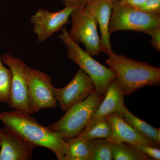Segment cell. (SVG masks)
Segmentation results:
<instances>
[{
	"label": "cell",
	"mask_w": 160,
	"mask_h": 160,
	"mask_svg": "<svg viewBox=\"0 0 160 160\" xmlns=\"http://www.w3.org/2000/svg\"><path fill=\"white\" fill-rule=\"evenodd\" d=\"M5 128L32 147H43L52 151L58 159L64 160L66 141L59 134L40 124L24 112H0Z\"/></svg>",
	"instance_id": "1"
},
{
	"label": "cell",
	"mask_w": 160,
	"mask_h": 160,
	"mask_svg": "<svg viewBox=\"0 0 160 160\" xmlns=\"http://www.w3.org/2000/svg\"><path fill=\"white\" fill-rule=\"evenodd\" d=\"M108 56L106 63L114 72L124 95L146 86L160 85V68L114 52Z\"/></svg>",
	"instance_id": "2"
},
{
	"label": "cell",
	"mask_w": 160,
	"mask_h": 160,
	"mask_svg": "<svg viewBox=\"0 0 160 160\" xmlns=\"http://www.w3.org/2000/svg\"><path fill=\"white\" fill-rule=\"evenodd\" d=\"M104 96L95 89L88 97L69 108L59 121L47 128L59 134L66 141L77 136L89 122Z\"/></svg>",
	"instance_id": "3"
},
{
	"label": "cell",
	"mask_w": 160,
	"mask_h": 160,
	"mask_svg": "<svg viewBox=\"0 0 160 160\" xmlns=\"http://www.w3.org/2000/svg\"><path fill=\"white\" fill-rule=\"evenodd\" d=\"M61 31L59 38L67 47L68 57L89 76L94 83L96 89L105 96L109 83L116 77L114 72L103 66L83 50L78 43L70 37L65 26Z\"/></svg>",
	"instance_id": "4"
},
{
	"label": "cell",
	"mask_w": 160,
	"mask_h": 160,
	"mask_svg": "<svg viewBox=\"0 0 160 160\" xmlns=\"http://www.w3.org/2000/svg\"><path fill=\"white\" fill-rule=\"evenodd\" d=\"M160 26V16L127 7L113 2L109 26L110 34L120 31L139 32L148 34Z\"/></svg>",
	"instance_id": "5"
},
{
	"label": "cell",
	"mask_w": 160,
	"mask_h": 160,
	"mask_svg": "<svg viewBox=\"0 0 160 160\" xmlns=\"http://www.w3.org/2000/svg\"><path fill=\"white\" fill-rule=\"evenodd\" d=\"M72 26L69 31L70 37L83 44L86 51L92 56L101 52V40L98 23L94 16L85 6H78L71 15Z\"/></svg>",
	"instance_id": "6"
},
{
	"label": "cell",
	"mask_w": 160,
	"mask_h": 160,
	"mask_svg": "<svg viewBox=\"0 0 160 160\" xmlns=\"http://www.w3.org/2000/svg\"><path fill=\"white\" fill-rule=\"evenodd\" d=\"M26 77L29 92V114L57 106L51 78L40 70L26 66Z\"/></svg>",
	"instance_id": "7"
},
{
	"label": "cell",
	"mask_w": 160,
	"mask_h": 160,
	"mask_svg": "<svg viewBox=\"0 0 160 160\" xmlns=\"http://www.w3.org/2000/svg\"><path fill=\"white\" fill-rule=\"evenodd\" d=\"M2 62L11 72V95L9 104L15 110L29 114V92L25 70L27 65L19 58L9 53L2 55Z\"/></svg>",
	"instance_id": "8"
},
{
	"label": "cell",
	"mask_w": 160,
	"mask_h": 160,
	"mask_svg": "<svg viewBox=\"0 0 160 160\" xmlns=\"http://www.w3.org/2000/svg\"><path fill=\"white\" fill-rule=\"evenodd\" d=\"M65 7L62 10L50 12L39 9L30 18L32 31L38 42H45L52 34L60 31L69 22L72 12L78 6Z\"/></svg>",
	"instance_id": "9"
},
{
	"label": "cell",
	"mask_w": 160,
	"mask_h": 160,
	"mask_svg": "<svg viewBox=\"0 0 160 160\" xmlns=\"http://www.w3.org/2000/svg\"><path fill=\"white\" fill-rule=\"evenodd\" d=\"M95 89L91 78L80 69L70 82L62 88L54 87L53 92L61 109L66 111L77 103L85 100Z\"/></svg>",
	"instance_id": "10"
},
{
	"label": "cell",
	"mask_w": 160,
	"mask_h": 160,
	"mask_svg": "<svg viewBox=\"0 0 160 160\" xmlns=\"http://www.w3.org/2000/svg\"><path fill=\"white\" fill-rule=\"evenodd\" d=\"M111 126L112 133L106 139L111 143L125 142L131 145H146L158 147V145L140 134L119 113H110L106 117Z\"/></svg>",
	"instance_id": "11"
},
{
	"label": "cell",
	"mask_w": 160,
	"mask_h": 160,
	"mask_svg": "<svg viewBox=\"0 0 160 160\" xmlns=\"http://www.w3.org/2000/svg\"><path fill=\"white\" fill-rule=\"evenodd\" d=\"M85 6L94 16L101 32V49L107 55L113 53L110 43L109 26L113 2L111 0H89Z\"/></svg>",
	"instance_id": "12"
},
{
	"label": "cell",
	"mask_w": 160,
	"mask_h": 160,
	"mask_svg": "<svg viewBox=\"0 0 160 160\" xmlns=\"http://www.w3.org/2000/svg\"><path fill=\"white\" fill-rule=\"evenodd\" d=\"M0 146V160H30L34 149L6 128L2 129Z\"/></svg>",
	"instance_id": "13"
},
{
	"label": "cell",
	"mask_w": 160,
	"mask_h": 160,
	"mask_svg": "<svg viewBox=\"0 0 160 160\" xmlns=\"http://www.w3.org/2000/svg\"><path fill=\"white\" fill-rule=\"evenodd\" d=\"M124 96L122 89L115 77L109 83L102 102L89 123L106 117L113 112L122 114V109L126 106Z\"/></svg>",
	"instance_id": "14"
},
{
	"label": "cell",
	"mask_w": 160,
	"mask_h": 160,
	"mask_svg": "<svg viewBox=\"0 0 160 160\" xmlns=\"http://www.w3.org/2000/svg\"><path fill=\"white\" fill-rule=\"evenodd\" d=\"M92 144L80 136L66 141L64 160H92Z\"/></svg>",
	"instance_id": "15"
},
{
	"label": "cell",
	"mask_w": 160,
	"mask_h": 160,
	"mask_svg": "<svg viewBox=\"0 0 160 160\" xmlns=\"http://www.w3.org/2000/svg\"><path fill=\"white\" fill-rule=\"evenodd\" d=\"M121 115L140 134L160 146V128H154L145 121L137 117L129 111L126 106L122 109Z\"/></svg>",
	"instance_id": "16"
},
{
	"label": "cell",
	"mask_w": 160,
	"mask_h": 160,
	"mask_svg": "<svg viewBox=\"0 0 160 160\" xmlns=\"http://www.w3.org/2000/svg\"><path fill=\"white\" fill-rule=\"evenodd\" d=\"M110 124L106 117L89 123L78 135L87 140L107 139L111 135Z\"/></svg>",
	"instance_id": "17"
},
{
	"label": "cell",
	"mask_w": 160,
	"mask_h": 160,
	"mask_svg": "<svg viewBox=\"0 0 160 160\" xmlns=\"http://www.w3.org/2000/svg\"><path fill=\"white\" fill-rule=\"evenodd\" d=\"M112 158L114 160H151L149 157L140 153L131 144L125 142L112 143Z\"/></svg>",
	"instance_id": "18"
},
{
	"label": "cell",
	"mask_w": 160,
	"mask_h": 160,
	"mask_svg": "<svg viewBox=\"0 0 160 160\" xmlns=\"http://www.w3.org/2000/svg\"><path fill=\"white\" fill-rule=\"evenodd\" d=\"M92 144V160H112V143L106 139H94Z\"/></svg>",
	"instance_id": "19"
},
{
	"label": "cell",
	"mask_w": 160,
	"mask_h": 160,
	"mask_svg": "<svg viewBox=\"0 0 160 160\" xmlns=\"http://www.w3.org/2000/svg\"><path fill=\"white\" fill-rule=\"evenodd\" d=\"M11 72L3 63L0 66V102L8 103L11 95Z\"/></svg>",
	"instance_id": "20"
},
{
	"label": "cell",
	"mask_w": 160,
	"mask_h": 160,
	"mask_svg": "<svg viewBox=\"0 0 160 160\" xmlns=\"http://www.w3.org/2000/svg\"><path fill=\"white\" fill-rule=\"evenodd\" d=\"M131 145L136 151L149 157L152 160H160V150L159 147L146 145Z\"/></svg>",
	"instance_id": "21"
},
{
	"label": "cell",
	"mask_w": 160,
	"mask_h": 160,
	"mask_svg": "<svg viewBox=\"0 0 160 160\" xmlns=\"http://www.w3.org/2000/svg\"><path fill=\"white\" fill-rule=\"evenodd\" d=\"M139 9L147 13L160 16V0H146Z\"/></svg>",
	"instance_id": "22"
},
{
	"label": "cell",
	"mask_w": 160,
	"mask_h": 160,
	"mask_svg": "<svg viewBox=\"0 0 160 160\" xmlns=\"http://www.w3.org/2000/svg\"><path fill=\"white\" fill-rule=\"evenodd\" d=\"M151 38V45L158 52H160V26L157 27L148 33Z\"/></svg>",
	"instance_id": "23"
},
{
	"label": "cell",
	"mask_w": 160,
	"mask_h": 160,
	"mask_svg": "<svg viewBox=\"0 0 160 160\" xmlns=\"http://www.w3.org/2000/svg\"><path fill=\"white\" fill-rule=\"evenodd\" d=\"M146 0H122L119 2L127 7L139 9L145 2Z\"/></svg>",
	"instance_id": "24"
},
{
	"label": "cell",
	"mask_w": 160,
	"mask_h": 160,
	"mask_svg": "<svg viewBox=\"0 0 160 160\" xmlns=\"http://www.w3.org/2000/svg\"><path fill=\"white\" fill-rule=\"evenodd\" d=\"M66 7H71L79 5L81 0H62Z\"/></svg>",
	"instance_id": "25"
},
{
	"label": "cell",
	"mask_w": 160,
	"mask_h": 160,
	"mask_svg": "<svg viewBox=\"0 0 160 160\" xmlns=\"http://www.w3.org/2000/svg\"><path fill=\"white\" fill-rule=\"evenodd\" d=\"M89 0H81L79 4V6H85L86 3L89 1Z\"/></svg>",
	"instance_id": "26"
},
{
	"label": "cell",
	"mask_w": 160,
	"mask_h": 160,
	"mask_svg": "<svg viewBox=\"0 0 160 160\" xmlns=\"http://www.w3.org/2000/svg\"><path fill=\"white\" fill-rule=\"evenodd\" d=\"M1 136H2V129H0V145L1 143Z\"/></svg>",
	"instance_id": "27"
},
{
	"label": "cell",
	"mask_w": 160,
	"mask_h": 160,
	"mask_svg": "<svg viewBox=\"0 0 160 160\" xmlns=\"http://www.w3.org/2000/svg\"><path fill=\"white\" fill-rule=\"evenodd\" d=\"M112 2H120V1H122V0H111Z\"/></svg>",
	"instance_id": "28"
},
{
	"label": "cell",
	"mask_w": 160,
	"mask_h": 160,
	"mask_svg": "<svg viewBox=\"0 0 160 160\" xmlns=\"http://www.w3.org/2000/svg\"><path fill=\"white\" fill-rule=\"evenodd\" d=\"M2 64V60H1V57H0V66Z\"/></svg>",
	"instance_id": "29"
}]
</instances>
